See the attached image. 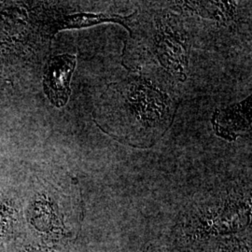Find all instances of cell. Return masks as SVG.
I'll return each mask as SVG.
<instances>
[{
	"mask_svg": "<svg viewBox=\"0 0 252 252\" xmlns=\"http://www.w3.org/2000/svg\"><path fill=\"white\" fill-rule=\"evenodd\" d=\"M251 96L242 104H238L223 111H217L213 119L217 135L227 139H235L242 132L251 129Z\"/></svg>",
	"mask_w": 252,
	"mask_h": 252,
	"instance_id": "4",
	"label": "cell"
},
{
	"mask_svg": "<svg viewBox=\"0 0 252 252\" xmlns=\"http://www.w3.org/2000/svg\"><path fill=\"white\" fill-rule=\"evenodd\" d=\"M133 18V14L123 17L119 15L109 16L106 14H93V13H81V14H75L72 16H68L63 19L62 24L58 27L59 29H64V28H80V27H90L98 25L102 23H118L123 25L128 30L129 24L131 23Z\"/></svg>",
	"mask_w": 252,
	"mask_h": 252,
	"instance_id": "5",
	"label": "cell"
},
{
	"mask_svg": "<svg viewBox=\"0 0 252 252\" xmlns=\"http://www.w3.org/2000/svg\"><path fill=\"white\" fill-rule=\"evenodd\" d=\"M135 27L129 26L130 37L123 53V64L134 71L143 63H158L180 81L187 79L190 42L180 23L168 14H156Z\"/></svg>",
	"mask_w": 252,
	"mask_h": 252,
	"instance_id": "2",
	"label": "cell"
},
{
	"mask_svg": "<svg viewBox=\"0 0 252 252\" xmlns=\"http://www.w3.org/2000/svg\"><path fill=\"white\" fill-rule=\"evenodd\" d=\"M178 107L179 103L152 79L132 75L108 85L94 119L118 142L147 149L170 128Z\"/></svg>",
	"mask_w": 252,
	"mask_h": 252,
	"instance_id": "1",
	"label": "cell"
},
{
	"mask_svg": "<svg viewBox=\"0 0 252 252\" xmlns=\"http://www.w3.org/2000/svg\"><path fill=\"white\" fill-rule=\"evenodd\" d=\"M76 67V56L61 54L53 57L44 74V92L52 104L61 108L70 96V81Z\"/></svg>",
	"mask_w": 252,
	"mask_h": 252,
	"instance_id": "3",
	"label": "cell"
}]
</instances>
